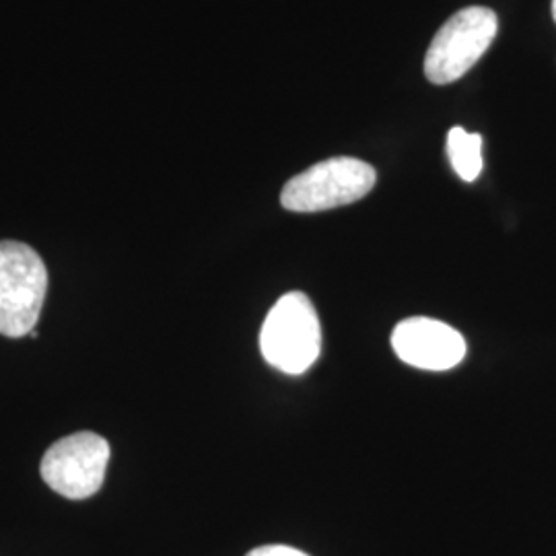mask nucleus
<instances>
[{"mask_svg":"<svg viewBox=\"0 0 556 556\" xmlns=\"http://www.w3.org/2000/svg\"><path fill=\"white\" fill-rule=\"evenodd\" d=\"M46 293L48 270L40 254L21 241H0V334H31Z\"/></svg>","mask_w":556,"mask_h":556,"instance_id":"f03ea898","label":"nucleus"},{"mask_svg":"<svg viewBox=\"0 0 556 556\" xmlns=\"http://www.w3.org/2000/svg\"><path fill=\"white\" fill-rule=\"evenodd\" d=\"M110 454V443L98 433H73L48 447L41 457V478L62 497H93L103 484Z\"/></svg>","mask_w":556,"mask_h":556,"instance_id":"39448f33","label":"nucleus"},{"mask_svg":"<svg viewBox=\"0 0 556 556\" xmlns=\"http://www.w3.org/2000/svg\"><path fill=\"white\" fill-rule=\"evenodd\" d=\"M392 346L404 363L425 371H447L466 357V340L452 326L431 318H408L392 332Z\"/></svg>","mask_w":556,"mask_h":556,"instance_id":"423d86ee","label":"nucleus"},{"mask_svg":"<svg viewBox=\"0 0 556 556\" xmlns=\"http://www.w3.org/2000/svg\"><path fill=\"white\" fill-rule=\"evenodd\" d=\"M245 556H307L298 548L291 546H282V544H268V546H258L252 553Z\"/></svg>","mask_w":556,"mask_h":556,"instance_id":"6e6552de","label":"nucleus"},{"mask_svg":"<svg viewBox=\"0 0 556 556\" xmlns=\"http://www.w3.org/2000/svg\"><path fill=\"white\" fill-rule=\"evenodd\" d=\"M498 20L486 7H468L445 21L425 56V75L433 85L462 79L497 38Z\"/></svg>","mask_w":556,"mask_h":556,"instance_id":"20e7f679","label":"nucleus"},{"mask_svg":"<svg viewBox=\"0 0 556 556\" xmlns=\"http://www.w3.org/2000/svg\"><path fill=\"white\" fill-rule=\"evenodd\" d=\"M321 328L318 314L305 293H287L262 324L260 351L275 369L301 376L319 357Z\"/></svg>","mask_w":556,"mask_h":556,"instance_id":"f257e3e1","label":"nucleus"},{"mask_svg":"<svg viewBox=\"0 0 556 556\" xmlns=\"http://www.w3.org/2000/svg\"><path fill=\"white\" fill-rule=\"evenodd\" d=\"M447 155L459 179L475 181L482 172V137L454 126L447 135Z\"/></svg>","mask_w":556,"mask_h":556,"instance_id":"0eeeda50","label":"nucleus"},{"mask_svg":"<svg viewBox=\"0 0 556 556\" xmlns=\"http://www.w3.org/2000/svg\"><path fill=\"white\" fill-rule=\"evenodd\" d=\"M378 174L365 161L334 157L305 169L280 192V204L291 213H319L365 199Z\"/></svg>","mask_w":556,"mask_h":556,"instance_id":"7ed1b4c3","label":"nucleus"},{"mask_svg":"<svg viewBox=\"0 0 556 556\" xmlns=\"http://www.w3.org/2000/svg\"><path fill=\"white\" fill-rule=\"evenodd\" d=\"M553 17H555L556 21V0H553Z\"/></svg>","mask_w":556,"mask_h":556,"instance_id":"1a4fd4ad","label":"nucleus"}]
</instances>
